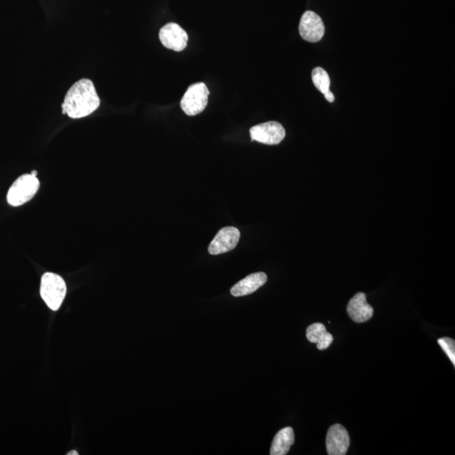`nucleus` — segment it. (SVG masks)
I'll list each match as a JSON object with an SVG mask.
<instances>
[{
  "label": "nucleus",
  "mask_w": 455,
  "mask_h": 455,
  "mask_svg": "<svg viewBox=\"0 0 455 455\" xmlns=\"http://www.w3.org/2000/svg\"><path fill=\"white\" fill-rule=\"evenodd\" d=\"M324 95H325L326 99L329 102H334V100H335L334 95L333 93H331V92L330 91H327L326 94H324Z\"/></svg>",
  "instance_id": "16"
},
{
  "label": "nucleus",
  "mask_w": 455,
  "mask_h": 455,
  "mask_svg": "<svg viewBox=\"0 0 455 455\" xmlns=\"http://www.w3.org/2000/svg\"><path fill=\"white\" fill-rule=\"evenodd\" d=\"M30 174H32V175L34 176H37V171H32V173H30Z\"/></svg>",
  "instance_id": "18"
},
{
  "label": "nucleus",
  "mask_w": 455,
  "mask_h": 455,
  "mask_svg": "<svg viewBox=\"0 0 455 455\" xmlns=\"http://www.w3.org/2000/svg\"><path fill=\"white\" fill-rule=\"evenodd\" d=\"M306 337L308 342L315 343L319 350H326L333 342V335L326 331L322 323H314L308 327Z\"/></svg>",
  "instance_id": "12"
},
{
  "label": "nucleus",
  "mask_w": 455,
  "mask_h": 455,
  "mask_svg": "<svg viewBox=\"0 0 455 455\" xmlns=\"http://www.w3.org/2000/svg\"><path fill=\"white\" fill-rule=\"evenodd\" d=\"M346 311L349 317L356 323L368 322L373 315V308L367 302V298L364 292H358L353 299H351Z\"/></svg>",
  "instance_id": "10"
},
{
  "label": "nucleus",
  "mask_w": 455,
  "mask_h": 455,
  "mask_svg": "<svg viewBox=\"0 0 455 455\" xmlns=\"http://www.w3.org/2000/svg\"><path fill=\"white\" fill-rule=\"evenodd\" d=\"M438 343L441 346L443 352L449 358L454 366H455V342L454 339L449 337H443L438 339Z\"/></svg>",
  "instance_id": "15"
},
{
  "label": "nucleus",
  "mask_w": 455,
  "mask_h": 455,
  "mask_svg": "<svg viewBox=\"0 0 455 455\" xmlns=\"http://www.w3.org/2000/svg\"><path fill=\"white\" fill-rule=\"evenodd\" d=\"M268 276L264 272L253 273L239 281L231 288V295L234 297H242L253 294L258 288L267 283Z\"/></svg>",
  "instance_id": "11"
},
{
  "label": "nucleus",
  "mask_w": 455,
  "mask_h": 455,
  "mask_svg": "<svg viewBox=\"0 0 455 455\" xmlns=\"http://www.w3.org/2000/svg\"><path fill=\"white\" fill-rule=\"evenodd\" d=\"M252 141L268 145H279L284 140V127L277 122H268L254 126L250 130Z\"/></svg>",
  "instance_id": "5"
},
{
  "label": "nucleus",
  "mask_w": 455,
  "mask_h": 455,
  "mask_svg": "<svg viewBox=\"0 0 455 455\" xmlns=\"http://www.w3.org/2000/svg\"><path fill=\"white\" fill-rule=\"evenodd\" d=\"M240 237L241 232L237 228H223L211 242L210 248H208V252L213 256L229 252L236 248Z\"/></svg>",
  "instance_id": "7"
},
{
  "label": "nucleus",
  "mask_w": 455,
  "mask_h": 455,
  "mask_svg": "<svg viewBox=\"0 0 455 455\" xmlns=\"http://www.w3.org/2000/svg\"><path fill=\"white\" fill-rule=\"evenodd\" d=\"M299 33L304 40L310 42H317L322 39L325 35V26L317 14L313 11H306L302 15L299 24Z\"/></svg>",
  "instance_id": "8"
},
{
  "label": "nucleus",
  "mask_w": 455,
  "mask_h": 455,
  "mask_svg": "<svg viewBox=\"0 0 455 455\" xmlns=\"http://www.w3.org/2000/svg\"><path fill=\"white\" fill-rule=\"evenodd\" d=\"M326 445L329 455H345L350 446L348 430L341 424H334L327 433Z\"/></svg>",
  "instance_id": "9"
},
{
  "label": "nucleus",
  "mask_w": 455,
  "mask_h": 455,
  "mask_svg": "<svg viewBox=\"0 0 455 455\" xmlns=\"http://www.w3.org/2000/svg\"><path fill=\"white\" fill-rule=\"evenodd\" d=\"M208 91L204 83H196L192 84L185 93L180 102L181 109L187 115H196L203 113L207 106Z\"/></svg>",
  "instance_id": "4"
},
{
  "label": "nucleus",
  "mask_w": 455,
  "mask_h": 455,
  "mask_svg": "<svg viewBox=\"0 0 455 455\" xmlns=\"http://www.w3.org/2000/svg\"><path fill=\"white\" fill-rule=\"evenodd\" d=\"M160 40L164 47L175 52H181L187 48L188 35L176 23H168L160 30Z\"/></svg>",
  "instance_id": "6"
},
{
  "label": "nucleus",
  "mask_w": 455,
  "mask_h": 455,
  "mask_svg": "<svg viewBox=\"0 0 455 455\" xmlns=\"http://www.w3.org/2000/svg\"><path fill=\"white\" fill-rule=\"evenodd\" d=\"M101 104L93 82L82 79L69 89L62 108L63 113L73 119L88 117L98 109Z\"/></svg>",
  "instance_id": "1"
},
{
  "label": "nucleus",
  "mask_w": 455,
  "mask_h": 455,
  "mask_svg": "<svg viewBox=\"0 0 455 455\" xmlns=\"http://www.w3.org/2000/svg\"><path fill=\"white\" fill-rule=\"evenodd\" d=\"M67 286L63 277L53 272L41 277L40 294L41 299L52 310H59L66 296Z\"/></svg>",
  "instance_id": "2"
},
{
  "label": "nucleus",
  "mask_w": 455,
  "mask_h": 455,
  "mask_svg": "<svg viewBox=\"0 0 455 455\" xmlns=\"http://www.w3.org/2000/svg\"><path fill=\"white\" fill-rule=\"evenodd\" d=\"M295 440V431L291 427H284L280 430L273 438L271 450V455H285L290 450L291 446L294 445Z\"/></svg>",
  "instance_id": "13"
},
{
  "label": "nucleus",
  "mask_w": 455,
  "mask_h": 455,
  "mask_svg": "<svg viewBox=\"0 0 455 455\" xmlns=\"http://www.w3.org/2000/svg\"><path fill=\"white\" fill-rule=\"evenodd\" d=\"M40 183L37 176L23 175L15 181L7 194L10 205L19 207L30 201L39 190Z\"/></svg>",
  "instance_id": "3"
},
{
  "label": "nucleus",
  "mask_w": 455,
  "mask_h": 455,
  "mask_svg": "<svg viewBox=\"0 0 455 455\" xmlns=\"http://www.w3.org/2000/svg\"><path fill=\"white\" fill-rule=\"evenodd\" d=\"M312 80H313L315 86L323 95L330 91L331 80L325 69L319 67L314 68V71H312Z\"/></svg>",
  "instance_id": "14"
},
{
  "label": "nucleus",
  "mask_w": 455,
  "mask_h": 455,
  "mask_svg": "<svg viewBox=\"0 0 455 455\" xmlns=\"http://www.w3.org/2000/svg\"><path fill=\"white\" fill-rule=\"evenodd\" d=\"M67 454L68 455H79V453L77 452V451H72V452H69Z\"/></svg>",
  "instance_id": "17"
}]
</instances>
